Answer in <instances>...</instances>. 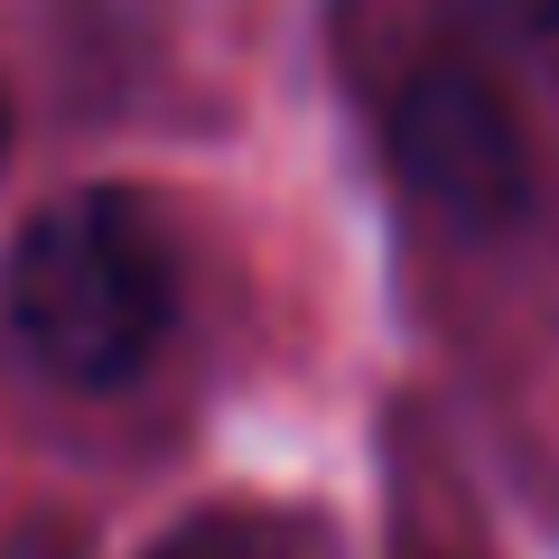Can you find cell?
<instances>
[{"instance_id": "6da1fadb", "label": "cell", "mask_w": 559, "mask_h": 559, "mask_svg": "<svg viewBox=\"0 0 559 559\" xmlns=\"http://www.w3.org/2000/svg\"><path fill=\"white\" fill-rule=\"evenodd\" d=\"M0 308L38 373L75 392H112L168 336V308H178L168 234L140 197H112V187L57 197L47 215H28L20 252L0 271Z\"/></svg>"}, {"instance_id": "7a4b0ae2", "label": "cell", "mask_w": 559, "mask_h": 559, "mask_svg": "<svg viewBox=\"0 0 559 559\" xmlns=\"http://www.w3.org/2000/svg\"><path fill=\"white\" fill-rule=\"evenodd\" d=\"M392 159L419 205L448 224H513L532 205V140L513 103L457 57H429L392 94Z\"/></svg>"}, {"instance_id": "3957f363", "label": "cell", "mask_w": 559, "mask_h": 559, "mask_svg": "<svg viewBox=\"0 0 559 559\" xmlns=\"http://www.w3.org/2000/svg\"><path fill=\"white\" fill-rule=\"evenodd\" d=\"M150 559H289V540L252 532V522H197V532H178L168 550H150Z\"/></svg>"}, {"instance_id": "277c9868", "label": "cell", "mask_w": 559, "mask_h": 559, "mask_svg": "<svg viewBox=\"0 0 559 559\" xmlns=\"http://www.w3.org/2000/svg\"><path fill=\"white\" fill-rule=\"evenodd\" d=\"M485 28H503V38H550L559 28V0H466Z\"/></svg>"}, {"instance_id": "5b68a950", "label": "cell", "mask_w": 559, "mask_h": 559, "mask_svg": "<svg viewBox=\"0 0 559 559\" xmlns=\"http://www.w3.org/2000/svg\"><path fill=\"white\" fill-rule=\"evenodd\" d=\"M0 150H10V103H0Z\"/></svg>"}]
</instances>
